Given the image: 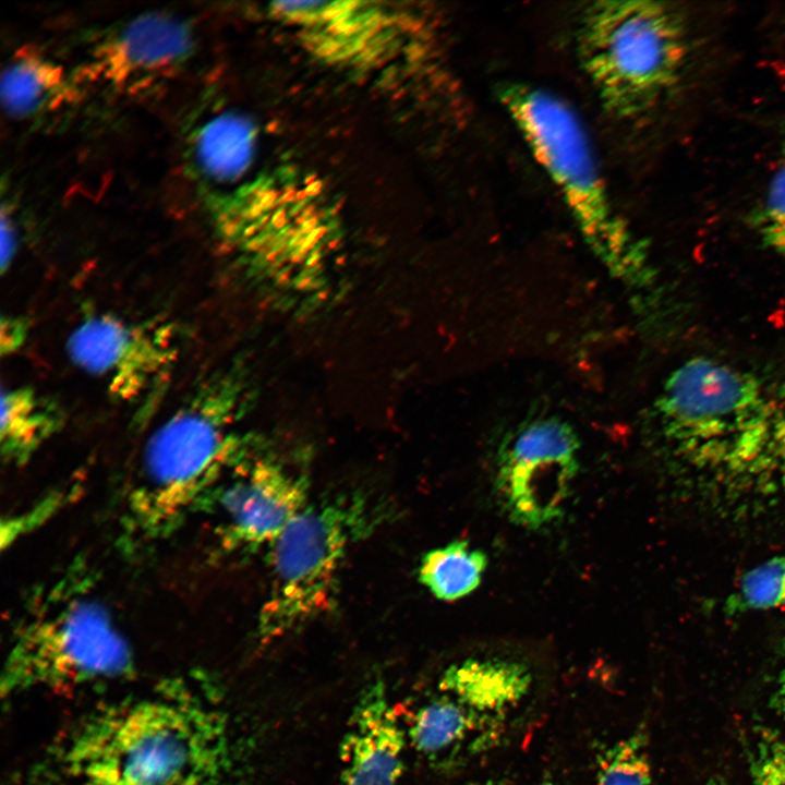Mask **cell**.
I'll return each instance as SVG.
<instances>
[{"mask_svg":"<svg viewBox=\"0 0 785 785\" xmlns=\"http://www.w3.org/2000/svg\"><path fill=\"white\" fill-rule=\"evenodd\" d=\"M132 648L76 558L26 594L10 630L2 666V699L63 691L130 678Z\"/></svg>","mask_w":785,"mask_h":785,"instance_id":"obj_3","label":"cell"},{"mask_svg":"<svg viewBox=\"0 0 785 785\" xmlns=\"http://www.w3.org/2000/svg\"><path fill=\"white\" fill-rule=\"evenodd\" d=\"M499 96L584 234L606 253L620 252L627 234L573 110L555 95L526 85L504 87Z\"/></svg>","mask_w":785,"mask_h":785,"instance_id":"obj_7","label":"cell"},{"mask_svg":"<svg viewBox=\"0 0 785 785\" xmlns=\"http://www.w3.org/2000/svg\"><path fill=\"white\" fill-rule=\"evenodd\" d=\"M531 684V673L520 662L470 657L447 667L438 689L474 713L498 721L523 700Z\"/></svg>","mask_w":785,"mask_h":785,"instance_id":"obj_14","label":"cell"},{"mask_svg":"<svg viewBox=\"0 0 785 785\" xmlns=\"http://www.w3.org/2000/svg\"><path fill=\"white\" fill-rule=\"evenodd\" d=\"M595 785H652L643 733L636 732L603 751L597 761Z\"/></svg>","mask_w":785,"mask_h":785,"instance_id":"obj_20","label":"cell"},{"mask_svg":"<svg viewBox=\"0 0 785 785\" xmlns=\"http://www.w3.org/2000/svg\"><path fill=\"white\" fill-rule=\"evenodd\" d=\"M216 680L176 674L98 706L44 753L37 785H226L230 727Z\"/></svg>","mask_w":785,"mask_h":785,"instance_id":"obj_1","label":"cell"},{"mask_svg":"<svg viewBox=\"0 0 785 785\" xmlns=\"http://www.w3.org/2000/svg\"><path fill=\"white\" fill-rule=\"evenodd\" d=\"M29 323L23 316L2 315L0 323V352L2 357L17 352L26 342Z\"/></svg>","mask_w":785,"mask_h":785,"instance_id":"obj_24","label":"cell"},{"mask_svg":"<svg viewBox=\"0 0 785 785\" xmlns=\"http://www.w3.org/2000/svg\"><path fill=\"white\" fill-rule=\"evenodd\" d=\"M781 157L753 220L763 243L785 256V130Z\"/></svg>","mask_w":785,"mask_h":785,"instance_id":"obj_21","label":"cell"},{"mask_svg":"<svg viewBox=\"0 0 785 785\" xmlns=\"http://www.w3.org/2000/svg\"><path fill=\"white\" fill-rule=\"evenodd\" d=\"M407 741L386 684L374 676L360 690L350 713L335 785H399Z\"/></svg>","mask_w":785,"mask_h":785,"instance_id":"obj_12","label":"cell"},{"mask_svg":"<svg viewBox=\"0 0 785 785\" xmlns=\"http://www.w3.org/2000/svg\"><path fill=\"white\" fill-rule=\"evenodd\" d=\"M579 443L558 420H543L520 430L504 447L496 488L509 519L540 529L564 512L578 471Z\"/></svg>","mask_w":785,"mask_h":785,"instance_id":"obj_10","label":"cell"},{"mask_svg":"<svg viewBox=\"0 0 785 785\" xmlns=\"http://www.w3.org/2000/svg\"><path fill=\"white\" fill-rule=\"evenodd\" d=\"M498 721L481 716L454 697L442 692L421 704L406 729L410 746L435 761L454 753L471 735Z\"/></svg>","mask_w":785,"mask_h":785,"instance_id":"obj_16","label":"cell"},{"mask_svg":"<svg viewBox=\"0 0 785 785\" xmlns=\"http://www.w3.org/2000/svg\"><path fill=\"white\" fill-rule=\"evenodd\" d=\"M75 71L35 50L17 51L3 68L0 81L1 105L16 120H29L58 111L80 94Z\"/></svg>","mask_w":785,"mask_h":785,"instance_id":"obj_13","label":"cell"},{"mask_svg":"<svg viewBox=\"0 0 785 785\" xmlns=\"http://www.w3.org/2000/svg\"><path fill=\"white\" fill-rule=\"evenodd\" d=\"M16 231L10 207H1V270L4 273L11 265L16 251Z\"/></svg>","mask_w":785,"mask_h":785,"instance_id":"obj_25","label":"cell"},{"mask_svg":"<svg viewBox=\"0 0 785 785\" xmlns=\"http://www.w3.org/2000/svg\"><path fill=\"white\" fill-rule=\"evenodd\" d=\"M194 48L193 28L186 20L166 11H149L102 31L75 73L82 84L136 96L176 76Z\"/></svg>","mask_w":785,"mask_h":785,"instance_id":"obj_9","label":"cell"},{"mask_svg":"<svg viewBox=\"0 0 785 785\" xmlns=\"http://www.w3.org/2000/svg\"><path fill=\"white\" fill-rule=\"evenodd\" d=\"M251 449L225 476L207 509L216 515L218 550L253 552L270 545L307 505V483Z\"/></svg>","mask_w":785,"mask_h":785,"instance_id":"obj_11","label":"cell"},{"mask_svg":"<svg viewBox=\"0 0 785 785\" xmlns=\"http://www.w3.org/2000/svg\"><path fill=\"white\" fill-rule=\"evenodd\" d=\"M77 485L69 484L62 488L53 490L44 498L37 500L19 514H13L1 521V548L5 550L22 536L33 532L52 515L57 514L73 498Z\"/></svg>","mask_w":785,"mask_h":785,"instance_id":"obj_22","label":"cell"},{"mask_svg":"<svg viewBox=\"0 0 785 785\" xmlns=\"http://www.w3.org/2000/svg\"><path fill=\"white\" fill-rule=\"evenodd\" d=\"M240 383L218 372L197 383L148 436L126 488L118 543L140 554L172 535L208 504L252 444L232 430Z\"/></svg>","mask_w":785,"mask_h":785,"instance_id":"obj_2","label":"cell"},{"mask_svg":"<svg viewBox=\"0 0 785 785\" xmlns=\"http://www.w3.org/2000/svg\"><path fill=\"white\" fill-rule=\"evenodd\" d=\"M750 774L753 785H785V739L763 737L752 753Z\"/></svg>","mask_w":785,"mask_h":785,"instance_id":"obj_23","label":"cell"},{"mask_svg":"<svg viewBox=\"0 0 785 785\" xmlns=\"http://www.w3.org/2000/svg\"><path fill=\"white\" fill-rule=\"evenodd\" d=\"M578 51L603 106L630 118L651 109L679 83L689 38L684 19L668 3L596 1L582 13Z\"/></svg>","mask_w":785,"mask_h":785,"instance_id":"obj_5","label":"cell"},{"mask_svg":"<svg viewBox=\"0 0 785 785\" xmlns=\"http://www.w3.org/2000/svg\"><path fill=\"white\" fill-rule=\"evenodd\" d=\"M785 605V556H775L747 571L729 595L730 613L763 611Z\"/></svg>","mask_w":785,"mask_h":785,"instance_id":"obj_19","label":"cell"},{"mask_svg":"<svg viewBox=\"0 0 785 785\" xmlns=\"http://www.w3.org/2000/svg\"><path fill=\"white\" fill-rule=\"evenodd\" d=\"M60 403L31 386L1 391L0 454L11 467H22L64 426Z\"/></svg>","mask_w":785,"mask_h":785,"instance_id":"obj_15","label":"cell"},{"mask_svg":"<svg viewBox=\"0 0 785 785\" xmlns=\"http://www.w3.org/2000/svg\"><path fill=\"white\" fill-rule=\"evenodd\" d=\"M364 500L335 497L307 504L270 547V589L257 619L268 643L333 607L341 563L369 527Z\"/></svg>","mask_w":785,"mask_h":785,"instance_id":"obj_6","label":"cell"},{"mask_svg":"<svg viewBox=\"0 0 785 785\" xmlns=\"http://www.w3.org/2000/svg\"><path fill=\"white\" fill-rule=\"evenodd\" d=\"M182 346V330L173 322L98 312L72 329L65 351L75 366L104 384L113 400L148 415L172 376Z\"/></svg>","mask_w":785,"mask_h":785,"instance_id":"obj_8","label":"cell"},{"mask_svg":"<svg viewBox=\"0 0 785 785\" xmlns=\"http://www.w3.org/2000/svg\"><path fill=\"white\" fill-rule=\"evenodd\" d=\"M241 128L228 118H215L194 131L191 138L193 162L208 178H225L233 172L243 150Z\"/></svg>","mask_w":785,"mask_h":785,"instance_id":"obj_18","label":"cell"},{"mask_svg":"<svg viewBox=\"0 0 785 785\" xmlns=\"http://www.w3.org/2000/svg\"><path fill=\"white\" fill-rule=\"evenodd\" d=\"M487 556L463 540L427 552L420 564V582L438 600L456 601L481 583Z\"/></svg>","mask_w":785,"mask_h":785,"instance_id":"obj_17","label":"cell"},{"mask_svg":"<svg viewBox=\"0 0 785 785\" xmlns=\"http://www.w3.org/2000/svg\"><path fill=\"white\" fill-rule=\"evenodd\" d=\"M784 649H785V642H784ZM773 706L776 709L777 713L782 715L785 718V669L780 676L777 689L775 690V693L772 698Z\"/></svg>","mask_w":785,"mask_h":785,"instance_id":"obj_26","label":"cell"},{"mask_svg":"<svg viewBox=\"0 0 785 785\" xmlns=\"http://www.w3.org/2000/svg\"><path fill=\"white\" fill-rule=\"evenodd\" d=\"M705 785H725L722 780L712 778Z\"/></svg>","mask_w":785,"mask_h":785,"instance_id":"obj_27","label":"cell"},{"mask_svg":"<svg viewBox=\"0 0 785 785\" xmlns=\"http://www.w3.org/2000/svg\"><path fill=\"white\" fill-rule=\"evenodd\" d=\"M751 377L713 360L677 369L660 401L663 431L690 466L746 480L777 466L785 432Z\"/></svg>","mask_w":785,"mask_h":785,"instance_id":"obj_4","label":"cell"}]
</instances>
